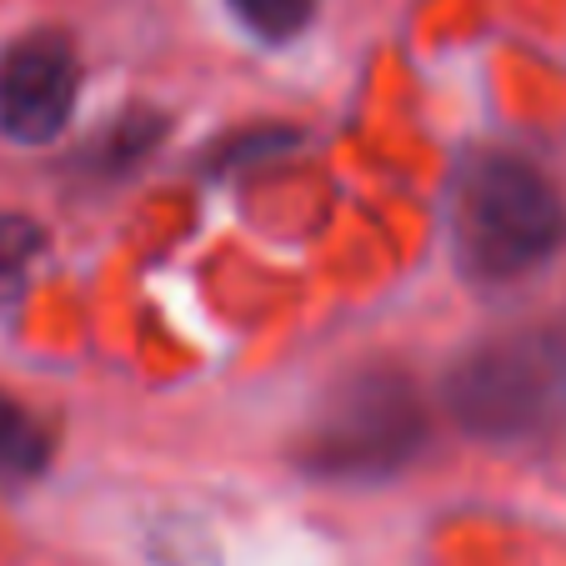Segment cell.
Returning a JSON list of instances; mask_svg holds the SVG:
<instances>
[{
  "label": "cell",
  "mask_w": 566,
  "mask_h": 566,
  "mask_svg": "<svg viewBox=\"0 0 566 566\" xmlns=\"http://www.w3.org/2000/svg\"><path fill=\"white\" fill-rule=\"evenodd\" d=\"M447 247L476 286H512L562 256L566 196L516 150H471L447 186Z\"/></svg>",
  "instance_id": "obj_1"
},
{
  "label": "cell",
  "mask_w": 566,
  "mask_h": 566,
  "mask_svg": "<svg viewBox=\"0 0 566 566\" xmlns=\"http://www.w3.org/2000/svg\"><path fill=\"white\" fill-rule=\"evenodd\" d=\"M451 421L486 447H536L566 421V342L516 326L471 342L441 381Z\"/></svg>",
  "instance_id": "obj_2"
},
{
  "label": "cell",
  "mask_w": 566,
  "mask_h": 566,
  "mask_svg": "<svg viewBox=\"0 0 566 566\" xmlns=\"http://www.w3.org/2000/svg\"><path fill=\"white\" fill-rule=\"evenodd\" d=\"M427 437L417 386L391 366H361L316 401L296 457L321 481H386L421 457Z\"/></svg>",
  "instance_id": "obj_3"
},
{
  "label": "cell",
  "mask_w": 566,
  "mask_h": 566,
  "mask_svg": "<svg viewBox=\"0 0 566 566\" xmlns=\"http://www.w3.org/2000/svg\"><path fill=\"white\" fill-rule=\"evenodd\" d=\"M81 61L61 31H25L0 51V136L51 146L75 116Z\"/></svg>",
  "instance_id": "obj_4"
},
{
  "label": "cell",
  "mask_w": 566,
  "mask_h": 566,
  "mask_svg": "<svg viewBox=\"0 0 566 566\" xmlns=\"http://www.w3.org/2000/svg\"><path fill=\"white\" fill-rule=\"evenodd\" d=\"M45 467H51V431L11 391H0V486H25Z\"/></svg>",
  "instance_id": "obj_5"
},
{
  "label": "cell",
  "mask_w": 566,
  "mask_h": 566,
  "mask_svg": "<svg viewBox=\"0 0 566 566\" xmlns=\"http://www.w3.org/2000/svg\"><path fill=\"white\" fill-rule=\"evenodd\" d=\"M41 247L45 235L31 216L0 211V321L21 306L25 286L35 276V261H41Z\"/></svg>",
  "instance_id": "obj_6"
},
{
  "label": "cell",
  "mask_w": 566,
  "mask_h": 566,
  "mask_svg": "<svg viewBox=\"0 0 566 566\" xmlns=\"http://www.w3.org/2000/svg\"><path fill=\"white\" fill-rule=\"evenodd\" d=\"M231 11L256 41L281 45V41H291V35H301L311 25L316 0H231Z\"/></svg>",
  "instance_id": "obj_7"
}]
</instances>
